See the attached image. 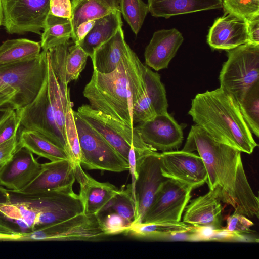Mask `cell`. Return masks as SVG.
<instances>
[{
  "label": "cell",
  "instance_id": "1",
  "mask_svg": "<svg viewBox=\"0 0 259 259\" xmlns=\"http://www.w3.org/2000/svg\"><path fill=\"white\" fill-rule=\"evenodd\" d=\"M182 150L198 152L206 169L209 190L221 202L233 207L235 213L258 218V198L248 181L240 151L215 140L196 124L192 125Z\"/></svg>",
  "mask_w": 259,
  "mask_h": 259
},
{
  "label": "cell",
  "instance_id": "2",
  "mask_svg": "<svg viewBox=\"0 0 259 259\" xmlns=\"http://www.w3.org/2000/svg\"><path fill=\"white\" fill-rule=\"evenodd\" d=\"M188 114L215 140L249 154L257 146L237 101L223 89L197 94Z\"/></svg>",
  "mask_w": 259,
  "mask_h": 259
},
{
  "label": "cell",
  "instance_id": "3",
  "mask_svg": "<svg viewBox=\"0 0 259 259\" xmlns=\"http://www.w3.org/2000/svg\"><path fill=\"white\" fill-rule=\"evenodd\" d=\"M140 62L131 49L113 72L102 73L94 70L83 91L91 108L134 127L131 82Z\"/></svg>",
  "mask_w": 259,
  "mask_h": 259
},
{
  "label": "cell",
  "instance_id": "4",
  "mask_svg": "<svg viewBox=\"0 0 259 259\" xmlns=\"http://www.w3.org/2000/svg\"><path fill=\"white\" fill-rule=\"evenodd\" d=\"M47 51L36 57L0 66V107L24 108L36 97L47 73Z\"/></svg>",
  "mask_w": 259,
  "mask_h": 259
},
{
  "label": "cell",
  "instance_id": "5",
  "mask_svg": "<svg viewBox=\"0 0 259 259\" xmlns=\"http://www.w3.org/2000/svg\"><path fill=\"white\" fill-rule=\"evenodd\" d=\"M219 76L220 88L237 102L259 81V45L246 43L227 50Z\"/></svg>",
  "mask_w": 259,
  "mask_h": 259
},
{
  "label": "cell",
  "instance_id": "6",
  "mask_svg": "<svg viewBox=\"0 0 259 259\" xmlns=\"http://www.w3.org/2000/svg\"><path fill=\"white\" fill-rule=\"evenodd\" d=\"M81 157L80 164L89 170L122 172L128 170L125 160L105 139L73 110Z\"/></svg>",
  "mask_w": 259,
  "mask_h": 259
},
{
  "label": "cell",
  "instance_id": "7",
  "mask_svg": "<svg viewBox=\"0 0 259 259\" xmlns=\"http://www.w3.org/2000/svg\"><path fill=\"white\" fill-rule=\"evenodd\" d=\"M107 236L98 215L83 212L65 220L22 232L21 241H100Z\"/></svg>",
  "mask_w": 259,
  "mask_h": 259
},
{
  "label": "cell",
  "instance_id": "8",
  "mask_svg": "<svg viewBox=\"0 0 259 259\" xmlns=\"http://www.w3.org/2000/svg\"><path fill=\"white\" fill-rule=\"evenodd\" d=\"M77 112L127 161L132 146L136 154L149 150H155L142 140L134 127H131L92 108L89 104L79 107Z\"/></svg>",
  "mask_w": 259,
  "mask_h": 259
},
{
  "label": "cell",
  "instance_id": "9",
  "mask_svg": "<svg viewBox=\"0 0 259 259\" xmlns=\"http://www.w3.org/2000/svg\"><path fill=\"white\" fill-rule=\"evenodd\" d=\"M50 0H1L2 25L11 34L41 35L49 13Z\"/></svg>",
  "mask_w": 259,
  "mask_h": 259
},
{
  "label": "cell",
  "instance_id": "10",
  "mask_svg": "<svg viewBox=\"0 0 259 259\" xmlns=\"http://www.w3.org/2000/svg\"><path fill=\"white\" fill-rule=\"evenodd\" d=\"M192 190L183 183L166 178L159 186L141 223L181 221Z\"/></svg>",
  "mask_w": 259,
  "mask_h": 259
},
{
  "label": "cell",
  "instance_id": "11",
  "mask_svg": "<svg viewBox=\"0 0 259 259\" xmlns=\"http://www.w3.org/2000/svg\"><path fill=\"white\" fill-rule=\"evenodd\" d=\"M15 111L20 118V125L39 132L63 149L70 157L67 141L59 130L54 118L48 93L47 73L34 99L24 108Z\"/></svg>",
  "mask_w": 259,
  "mask_h": 259
},
{
  "label": "cell",
  "instance_id": "12",
  "mask_svg": "<svg viewBox=\"0 0 259 259\" xmlns=\"http://www.w3.org/2000/svg\"><path fill=\"white\" fill-rule=\"evenodd\" d=\"M136 155L138 175L134 187L136 213L132 224L142 222L157 190L166 179L161 172L160 153L149 150Z\"/></svg>",
  "mask_w": 259,
  "mask_h": 259
},
{
  "label": "cell",
  "instance_id": "13",
  "mask_svg": "<svg viewBox=\"0 0 259 259\" xmlns=\"http://www.w3.org/2000/svg\"><path fill=\"white\" fill-rule=\"evenodd\" d=\"M162 175L192 189L207 182V173L201 158L193 152L174 150L160 153Z\"/></svg>",
  "mask_w": 259,
  "mask_h": 259
},
{
  "label": "cell",
  "instance_id": "14",
  "mask_svg": "<svg viewBox=\"0 0 259 259\" xmlns=\"http://www.w3.org/2000/svg\"><path fill=\"white\" fill-rule=\"evenodd\" d=\"M142 140L156 151L177 150L184 139L182 126L167 112L134 127Z\"/></svg>",
  "mask_w": 259,
  "mask_h": 259
},
{
  "label": "cell",
  "instance_id": "15",
  "mask_svg": "<svg viewBox=\"0 0 259 259\" xmlns=\"http://www.w3.org/2000/svg\"><path fill=\"white\" fill-rule=\"evenodd\" d=\"M41 164L27 149L18 148L11 158L0 167V186L11 192H17L37 176Z\"/></svg>",
  "mask_w": 259,
  "mask_h": 259
},
{
  "label": "cell",
  "instance_id": "16",
  "mask_svg": "<svg viewBox=\"0 0 259 259\" xmlns=\"http://www.w3.org/2000/svg\"><path fill=\"white\" fill-rule=\"evenodd\" d=\"M75 180L80 185L78 194L83 213L86 215H98L105 210L119 190L108 182H100L94 179L82 169L79 163H73Z\"/></svg>",
  "mask_w": 259,
  "mask_h": 259
},
{
  "label": "cell",
  "instance_id": "17",
  "mask_svg": "<svg viewBox=\"0 0 259 259\" xmlns=\"http://www.w3.org/2000/svg\"><path fill=\"white\" fill-rule=\"evenodd\" d=\"M207 41L211 48L226 51L248 43L247 22L233 14L224 13L209 29Z\"/></svg>",
  "mask_w": 259,
  "mask_h": 259
},
{
  "label": "cell",
  "instance_id": "18",
  "mask_svg": "<svg viewBox=\"0 0 259 259\" xmlns=\"http://www.w3.org/2000/svg\"><path fill=\"white\" fill-rule=\"evenodd\" d=\"M75 180L73 163L70 159L51 161L41 164L35 178L16 193L31 194L59 189L73 185Z\"/></svg>",
  "mask_w": 259,
  "mask_h": 259
},
{
  "label": "cell",
  "instance_id": "19",
  "mask_svg": "<svg viewBox=\"0 0 259 259\" xmlns=\"http://www.w3.org/2000/svg\"><path fill=\"white\" fill-rule=\"evenodd\" d=\"M184 209L183 222L198 228L217 230L222 228L221 201L215 192L190 200Z\"/></svg>",
  "mask_w": 259,
  "mask_h": 259
},
{
  "label": "cell",
  "instance_id": "20",
  "mask_svg": "<svg viewBox=\"0 0 259 259\" xmlns=\"http://www.w3.org/2000/svg\"><path fill=\"white\" fill-rule=\"evenodd\" d=\"M183 40L182 34L176 28L155 32L145 49V63L157 71L167 68Z\"/></svg>",
  "mask_w": 259,
  "mask_h": 259
},
{
  "label": "cell",
  "instance_id": "21",
  "mask_svg": "<svg viewBox=\"0 0 259 259\" xmlns=\"http://www.w3.org/2000/svg\"><path fill=\"white\" fill-rule=\"evenodd\" d=\"M131 49L120 27L111 38L94 51L91 58L94 70L102 73L113 72Z\"/></svg>",
  "mask_w": 259,
  "mask_h": 259
},
{
  "label": "cell",
  "instance_id": "22",
  "mask_svg": "<svg viewBox=\"0 0 259 259\" xmlns=\"http://www.w3.org/2000/svg\"><path fill=\"white\" fill-rule=\"evenodd\" d=\"M223 0H148L149 12L155 17L172 16L222 8Z\"/></svg>",
  "mask_w": 259,
  "mask_h": 259
},
{
  "label": "cell",
  "instance_id": "23",
  "mask_svg": "<svg viewBox=\"0 0 259 259\" xmlns=\"http://www.w3.org/2000/svg\"><path fill=\"white\" fill-rule=\"evenodd\" d=\"M121 14L117 10L97 19L91 30L78 44L91 58L94 51L122 27Z\"/></svg>",
  "mask_w": 259,
  "mask_h": 259
},
{
  "label": "cell",
  "instance_id": "24",
  "mask_svg": "<svg viewBox=\"0 0 259 259\" xmlns=\"http://www.w3.org/2000/svg\"><path fill=\"white\" fill-rule=\"evenodd\" d=\"M71 23L73 39L77 26L82 22L96 20L119 10L118 0H71Z\"/></svg>",
  "mask_w": 259,
  "mask_h": 259
},
{
  "label": "cell",
  "instance_id": "25",
  "mask_svg": "<svg viewBox=\"0 0 259 259\" xmlns=\"http://www.w3.org/2000/svg\"><path fill=\"white\" fill-rule=\"evenodd\" d=\"M195 227L183 222H164L151 224H132L125 234L146 239H159L170 237L177 235L193 234Z\"/></svg>",
  "mask_w": 259,
  "mask_h": 259
},
{
  "label": "cell",
  "instance_id": "26",
  "mask_svg": "<svg viewBox=\"0 0 259 259\" xmlns=\"http://www.w3.org/2000/svg\"><path fill=\"white\" fill-rule=\"evenodd\" d=\"M24 147L51 161L70 159L67 153L38 132L24 128L18 139L17 148Z\"/></svg>",
  "mask_w": 259,
  "mask_h": 259
},
{
  "label": "cell",
  "instance_id": "27",
  "mask_svg": "<svg viewBox=\"0 0 259 259\" xmlns=\"http://www.w3.org/2000/svg\"><path fill=\"white\" fill-rule=\"evenodd\" d=\"M47 60L48 93L50 104L56 124L66 140L65 115L68 105L72 103L70 100V93L69 91L63 92L60 88L52 68L48 51Z\"/></svg>",
  "mask_w": 259,
  "mask_h": 259
},
{
  "label": "cell",
  "instance_id": "28",
  "mask_svg": "<svg viewBox=\"0 0 259 259\" xmlns=\"http://www.w3.org/2000/svg\"><path fill=\"white\" fill-rule=\"evenodd\" d=\"M6 198L5 201L0 202L1 216L29 231L38 228V213L32 205L23 200H13L8 193Z\"/></svg>",
  "mask_w": 259,
  "mask_h": 259
},
{
  "label": "cell",
  "instance_id": "29",
  "mask_svg": "<svg viewBox=\"0 0 259 259\" xmlns=\"http://www.w3.org/2000/svg\"><path fill=\"white\" fill-rule=\"evenodd\" d=\"M41 49L40 42L26 38L7 40L0 46V66L34 58Z\"/></svg>",
  "mask_w": 259,
  "mask_h": 259
},
{
  "label": "cell",
  "instance_id": "30",
  "mask_svg": "<svg viewBox=\"0 0 259 259\" xmlns=\"http://www.w3.org/2000/svg\"><path fill=\"white\" fill-rule=\"evenodd\" d=\"M72 36V26L70 19L49 14L41 34V48L47 51L68 42Z\"/></svg>",
  "mask_w": 259,
  "mask_h": 259
},
{
  "label": "cell",
  "instance_id": "31",
  "mask_svg": "<svg viewBox=\"0 0 259 259\" xmlns=\"http://www.w3.org/2000/svg\"><path fill=\"white\" fill-rule=\"evenodd\" d=\"M144 78L147 95L157 115L167 112L168 102L160 75L144 65Z\"/></svg>",
  "mask_w": 259,
  "mask_h": 259
},
{
  "label": "cell",
  "instance_id": "32",
  "mask_svg": "<svg viewBox=\"0 0 259 259\" xmlns=\"http://www.w3.org/2000/svg\"><path fill=\"white\" fill-rule=\"evenodd\" d=\"M242 115L252 133L259 136V81L238 102Z\"/></svg>",
  "mask_w": 259,
  "mask_h": 259
},
{
  "label": "cell",
  "instance_id": "33",
  "mask_svg": "<svg viewBox=\"0 0 259 259\" xmlns=\"http://www.w3.org/2000/svg\"><path fill=\"white\" fill-rule=\"evenodd\" d=\"M121 14L137 35L149 12L148 5L142 0H118Z\"/></svg>",
  "mask_w": 259,
  "mask_h": 259
},
{
  "label": "cell",
  "instance_id": "34",
  "mask_svg": "<svg viewBox=\"0 0 259 259\" xmlns=\"http://www.w3.org/2000/svg\"><path fill=\"white\" fill-rule=\"evenodd\" d=\"M104 211H113L133 223L136 211L130 184L126 188L122 186L119 190Z\"/></svg>",
  "mask_w": 259,
  "mask_h": 259
},
{
  "label": "cell",
  "instance_id": "35",
  "mask_svg": "<svg viewBox=\"0 0 259 259\" xmlns=\"http://www.w3.org/2000/svg\"><path fill=\"white\" fill-rule=\"evenodd\" d=\"M70 44L68 42L48 50L52 68L63 91L69 90L66 81L65 64Z\"/></svg>",
  "mask_w": 259,
  "mask_h": 259
},
{
  "label": "cell",
  "instance_id": "36",
  "mask_svg": "<svg viewBox=\"0 0 259 259\" xmlns=\"http://www.w3.org/2000/svg\"><path fill=\"white\" fill-rule=\"evenodd\" d=\"M88 54L78 44L70 46L65 64L66 81L67 84L77 80L84 68Z\"/></svg>",
  "mask_w": 259,
  "mask_h": 259
},
{
  "label": "cell",
  "instance_id": "37",
  "mask_svg": "<svg viewBox=\"0 0 259 259\" xmlns=\"http://www.w3.org/2000/svg\"><path fill=\"white\" fill-rule=\"evenodd\" d=\"M72 107V104L71 103L68 105L66 109L65 134L71 162L73 164H80L81 149Z\"/></svg>",
  "mask_w": 259,
  "mask_h": 259
},
{
  "label": "cell",
  "instance_id": "38",
  "mask_svg": "<svg viewBox=\"0 0 259 259\" xmlns=\"http://www.w3.org/2000/svg\"><path fill=\"white\" fill-rule=\"evenodd\" d=\"M224 13L248 21L259 16V0H223Z\"/></svg>",
  "mask_w": 259,
  "mask_h": 259
},
{
  "label": "cell",
  "instance_id": "39",
  "mask_svg": "<svg viewBox=\"0 0 259 259\" xmlns=\"http://www.w3.org/2000/svg\"><path fill=\"white\" fill-rule=\"evenodd\" d=\"M103 216L98 214L102 229L106 236L115 235L125 233L132 222L123 218L116 213L111 211H104Z\"/></svg>",
  "mask_w": 259,
  "mask_h": 259
},
{
  "label": "cell",
  "instance_id": "40",
  "mask_svg": "<svg viewBox=\"0 0 259 259\" xmlns=\"http://www.w3.org/2000/svg\"><path fill=\"white\" fill-rule=\"evenodd\" d=\"M253 225V223L246 216L234 213L228 217L227 226L223 229L230 232L240 234L250 233V227Z\"/></svg>",
  "mask_w": 259,
  "mask_h": 259
},
{
  "label": "cell",
  "instance_id": "41",
  "mask_svg": "<svg viewBox=\"0 0 259 259\" xmlns=\"http://www.w3.org/2000/svg\"><path fill=\"white\" fill-rule=\"evenodd\" d=\"M20 126V119L13 110L0 125V144L11 138Z\"/></svg>",
  "mask_w": 259,
  "mask_h": 259
},
{
  "label": "cell",
  "instance_id": "42",
  "mask_svg": "<svg viewBox=\"0 0 259 259\" xmlns=\"http://www.w3.org/2000/svg\"><path fill=\"white\" fill-rule=\"evenodd\" d=\"M71 20L72 8L71 0H50L49 13Z\"/></svg>",
  "mask_w": 259,
  "mask_h": 259
},
{
  "label": "cell",
  "instance_id": "43",
  "mask_svg": "<svg viewBox=\"0 0 259 259\" xmlns=\"http://www.w3.org/2000/svg\"><path fill=\"white\" fill-rule=\"evenodd\" d=\"M18 132L7 141L0 144V167L6 163L17 149Z\"/></svg>",
  "mask_w": 259,
  "mask_h": 259
},
{
  "label": "cell",
  "instance_id": "44",
  "mask_svg": "<svg viewBox=\"0 0 259 259\" xmlns=\"http://www.w3.org/2000/svg\"><path fill=\"white\" fill-rule=\"evenodd\" d=\"M22 232L17 231L0 220V240L20 241Z\"/></svg>",
  "mask_w": 259,
  "mask_h": 259
},
{
  "label": "cell",
  "instance_id": "45",
  "mask_svg": "<svg viewBox=\"0 0 259 259\" xmlns=\"http://www.w3.org/2000/svg\"><path fill=\"white\" fill-rule=\"evenodd\" d=\"M246 22L249 37L248 43L259 45V16Z\"/></svg>",
  "mask_w": 259,
  "mask_h": 259
},
{
  "label": "cell",
  "instance_id": "46",
  "mask_svg": "<svg viewBox=\"0 0 259 259\" xmlns=\"http://www.w3.org/2000/svg\"><path fill=\"white\" fill-rule=\"evenodd\" d=\"M95 21L96 20H88L82 22L77 26L73 39L74 44L78 43L84 38L94 25Z\"/></svg>",
  "mask_w": 259,
  "mask_h": 259
},
{
  "label": "cell",
  "instance_id": "47",
  "mask_svg": "<svg viewBox=\"0 0 259 259\" xmlns=\"http://www.w3.org/2000/svg\"><path fill=\"white\" fill-rule=\"evenodd\" d=\"M13 110H14L8 104L0 107V125Z\"/></svg>",
  "mask_w": 259,
  "mask_h": 259
},
{
  "label": "cell",
  "instance_id": "48",
  "mask_svg": "<svg viewBox=\"0 0 259 259\" xmlns=\"http://www.w3.org/2000/svg\"><path fill=\"white\" fill-rule=\"evenodd\" d=\"M3 21V9L1 3V0H0V27L2 25Z\"/></svg>",
  "mask_w": 259,
  "mask_h": 259
}]
</instances>
